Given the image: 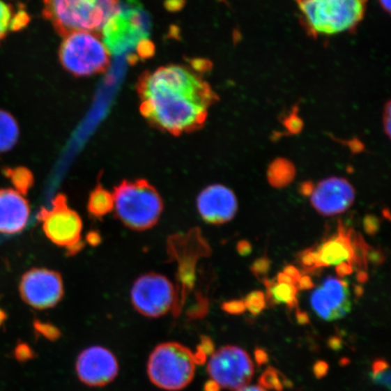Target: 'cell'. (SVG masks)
I'll use <instances>...</instances> for the list:
<instances>
[{"mask_svg":"<svg viewBox=\"0 0 391 391\" xmlns=\"http://www.w3.org/2000/svg\"><path fill=\"white\" fill-rule=\"evenodd\" d=\"M75 371L82 383L93 388L104 387L117 377L119 362L107 348L92 346L79 354Z\"/></svg>","mask_w":391,"mask_h":391,"instance_id":"cell-12","label":"cell"},{"mask_svg":"<svg viewBox=\"0 0 391 391\" xmlns=\"http://www.w3.org/2000/svg\"><path fill=\"white\" fill-rule=\"evenodd\" d=\"M260 386L263 389L274 390L275 391L284 390V381L281 380L280 372L272 367H269L268 369L259 378Z\"/></svg>","mask_w":391,"mask_h":391,"instance_id":"cell-24","label":"cell"},{"mask_svg":"<svg viewBox=\"0 0 391 391\" xmlns=\"http://www.w3.org/2000/svg\"><path fill=\"white\" fill-rule=\"evenodd\" d=\"M314 187L311 183H304L302 185L301 190L304 195H311L313 192Z\"/></svg>","mask_w":391,"mask_h":391,"instance_id":"cell-49","label":"cell"},{"mask_svg":"<svg viewBox=\"0 0 391 391\" xmlns=\"http://www.w3.org/2000/svg\"><path fill=\"white\" fill-rule=\"evenodd\" d=\"M20 293L26 305L47 310L59 305L65 295L63 278L54 270L33 268L21 278Z\"/></svg>","mask_w":391,"mask_h":391,"instance_id":"cell-11","label":"cell"},{"mask_svg":"<svg viewBox=\"0 0 391 391\" xmlns=\"http://www.w3.org/2000/svg\"><path fill=\"white\" fill-rule=\"evenodd\" d=\"M254 359H256L257 365L262 366L268 362L269 357L266 351H263V348H257L256 351H254Z\"/></svg>","mask_w":391,"mask_h":391,"instance_id":"cell-39","label":"cell"},{"mask_svg":"<svg viewBox=\"0 0 391 391\" xmlns=\"http://www.w3.org/2000/svg\"><path fill=\"white\" fill-rule=\"evenodd\" d=\"M8 314L6 313L2 308H0V327L2 326V324L5 323V321L7 320Z\"/></svg>","mask_w":391,"mask_h":391,"instance_id":"cell-52","label":"cell"},{"mask_svg":"<svg viewBox=\"0 0 391 391\" xmlns=\"http://www.w3.org/2000/svg\"><path fill=\"white\" fill-rule=\"evenodd\" d=\"M245 308L253 315H259L266 308V300L265 293L261 291H254L245 299Z\"/></svg>","mask_w":391,"mask_h":391,"instance_id":"cell-25","label":"cell"},{"mask_svg":"<svg viewBox=\"0 0 391 391\" xmlns=\"http://www.w3.org/2000/svg\"><path fill=\"white\" fill-rule=\"evenodd\" d=\"M148 35V23L139 9L120 7L106 22L102 39L110 53L121 54L132 48Z\"/></svg>","mask_w":391,"mask_h":391,"instance_id":"cell-9","label":"cell"},{"mask_svg":"<svg viewBox=\"0 0 391 391\" xmlns=\"http://www.w3.org/2000/svg\"><path fill=\"white\" fill-rule=\"evenodd\" d=\"M269 269L270 261L266 259V257L257 259L256 262L253 263L252 268H251L253 274L259 279L265 277L266 275L268 274Z\"/></svg>","mask_w":391,"mask_h":391,"instance_id":"cell-29","label":"cell"},{"mask_svg":"<svg viewBox=\"0 0 391 391\" xmlns=\"http://www.w3.org/2000/svg\"><path fill=\"white\" fill-rule=\"evenodd\" d=\"M371 378L372 381H374L376 384L383 385V386L387 387L388 389H390V369H386V371H381L380 374H371Z\"/></svg>","mask_w":391,"mask_h":391,"instance_id":"cell-34","label":"cell"},{"mask_svg":"<svg viewBox=\"0 0 391 391\" xmlns=\"http://www.w3.org/2000/svg\"><path fill=\"white\" fill-rule=\"evenodd\" d=\"M43 17L57 34L102 30L121 7L120 0H43Z\"/></svg>","mask_w":391,"mask_h":391,"instance_id":"cell-2","label":"cell"},{"mask_svg":"<svg viewBox=\"0 0 391 391\" xmlns=\"http://www.w3.org/2000/svg\"><path fill=\"white\" fill-rule=\"evenodd\" d=\"M236 391H266L262 387L259 386H245L240 388Z\"/></svg>","mask_w":391,"mask_h":391,"instance_id":"cell-51","label":"cell"},{"mask_svg":"<svg viewBox=\"0 0 391 391\" xmlns=\"http://www.w3.org/2000/svg\"><path fill=\"white\" fill-rule=\"evenodd\" d=\"M138 56L141 59H148L153 56L154 53V45L148 39H144L137 45Z\"/></svg>","mask_w":391,"mask_h":391,"instance_id":"cell-33","label":"cell"},{"mask_svg":"<svg viewBox=\"0 0 391 391\" xmlns=\"http://www.w3.org/2000/svg\"><path fill=\"white\" fill-rule=\"evenodd\" d=\"M197 207L203 220L213 225L229 222L238 211V200L229 187L211 185L199 194Z\"/></svg>","mask_w":391,"mask_h":391,"instance_id":"cell-15","label":"cell"},{"mask_svg":"<svg viewBox=\"0 0 391 391\" xmlns=\"http://www.w3.org/2000/svg\"><path fill=\"white\" fill-rule=\"evenodd\" d=\"M284 125L287 129L288 132L293 133V135H297V133L301 132L302 128H304V122L301 118L297 114L296 109H293L292 113L286 117L284 120Z\"/></svg>","mask_w":391,"mask_h":391,"instance_id":"cell-28","label":"cell"},{"mask_svg":"<svg viewBox=\"0 0 391 391\" xmlns=\"http://www.w3.org/2000/svg\"><path fill=\"white\" fill-rule=\"evenodd\" d=\"M355 295L358 297V298H360V297L362 296L363 295L362 287H360L359 286H355Z\"/></svg>","mask_w":391,"mask_h":391,"instance_id":"cell-54","label":"cell"},{"mask_svg":"<svg viewBox=\"0 0 391 391\" xmlns=\"http://www.w3.org/2000/svg\"><path fill=\"white\" fill-rule=\"evenodd\" d=\"M353 272V265L350 263H342L336 266V273L339 277L351 275Z\"/></svg>","mask_w":391,"mask_h":391,"instance_id":"cell-40","label":"cell"},{"mask_svg":"<svg viewBox=\"0 0 391 391\" xmlns=\"http://www.w3.org/2000/svg\"><path fill=\"white\" fill-rule=\"evenodd\" d=\"M297 284H298L300 289L302 290H310L312 288H314L313 281L308 275H302V277H300Z\"/></svg>","mask_w":391,"mask_h":391,"instance_id":"cell-43","label":"cell"},{"mask_svg":"<svg viewBox=\"0 0 391 391\" xmlns=\"http://www.w3.org/2000/svg\"><path fill=\"white\" fill-rule=\"evenodd\" d=\"M391 104L390 102H388L387 105H385L384 109V118H383V123H384V130L385 132L388 135V137H390V111H391Z\"/></svg>","mask_w":391,"mask_h":391,"instance_id":"cell-38","label":"cell"},{"mask_svg":"<svg viewBox=\"0 0 391 391\" xmlns=\"http://www.w3.org/2000/svg\"><path fill=\"white\" fill-rule=\"evenodd\" d=\"M312 204L323 216L344 213L355 199L353 187L342 178H329L313 190Z\"/></svg>","mask_w":391,"mask_h":391,"instance_id":"cell-14","label":"cell"},{"mask_svg":"<svg viewBox=\"0 0 391 391\" xmlns=\"http://www.w3.org/2000/svg\"><path fill=\"white\" fill-rule=\"evenodd\" d=\"M266 289H268V299L270 302L275 305L284 304L288 307H296L297 301V292L298 288L295 284L275 283L268 279H263Z\"/></svg>","mask_w":391,"mask_h":391,"instance_id":"cell-19","label":"cell"},{"mask_svg":"<svg viewBox=\"0 0 391 391\" xmlns=\"http://www.w3.org/2000/svg\"><path fill=\"white\" fill-rule=\"evenodd\" d=\"M177 299L178 292L174 284L164 275L156 273L142 275L130 291L133 307L148 318L162 317L174 311Z\"/></svg>","mask_w":391,"mask_h":391,"instance_id":"cell-8","label":"cell"},{"mask_svg":"<svg viewBox=\"0 0 391 391\" xmlns=\"http://www.w3.org/2000/svg\"><path fill=\"white\" fill-rule=\"evenodd\" d=\"M388 369H390V366L386 360L383 359L375 360L374 365H372V374H380V372L386 371Z\"/></svg>","mask_w":391,"mask_h":391,"instance_id":"cell-41","label":"cell"},{"mask_svg":"<svg viewBox=\"0 0 391 391\" xmlns=\"http://www.w3.org/2000/svg\"><path fill=\"white\" fill-rule=\"evenodd\" d=\"M222 309L226 313L235 315L244 314L247 310L245 302L242 300H233V301L224 302Z\"/></svg>","mask_w":391,"mask_h":391,"instance_id":"cell-31","label":"cell"},{"mask_svg":"<svg viewBox=\"0 0 391 391\" xmlns=\"http://www.w3.org/2000/svg\"><path fill=\"white\" fill-rule=\"evenodd\" d=\"M357 242L351 233L339 224L337 234L326 239L316 250H313L316 259V268L338 266L342 263H356Z\"/></svg>","mask_w":391,"mask_h":391,"instance_id":"cell-16","label":"cell"},{"mask_svg":"<svg viewBox=\"0 0 391 391\" xmlns=\"http://www.w3.org/2000/svg\"><path fill=\"white\" fill-rule=\"evenodd\" d=\"M277 282V283L295 284V286H296V283L293 281V279L291 278L289 275L284 274V273H279Z\"/></svg>","mask_w":391,"mask_h":391,"instance_id":"cell-47","label":"cell"},{"mask_svg":"<svg viewBox=\"0 0 391 391\" xmlns=\"http://www.w3.org/2000/svg\"><path fill=\"white\" fill-rule=\"evenodd\" d=\"M30 215L29 202L17 190H0V233L16 234L25 229Z\"/></svg>","mask_w":391,"mask_h":391,"instance_id":"cell-17","label":"cell"},{"mask_svg":"<svg viewBox=\"0 0 391 391\" xmlns=\"http://www.w3.org/2000/svg\"><path fill=\"white\" fill-rule=\"evenodd\" d=\"M13 355L18 362H27L34 359L36 353L26 342H20L15 347Z\"/></svg>","mask_w":391,"mask_h":391,"instance_id":"cell-27","label":"cell"},{"mask_svg":"<svg viewBox=\"0 0 391 391\" xmlns=\"http://www.w3.org/2000/svg\"><path fill=\"white\" fill-rule=\"evenodd\" d=\"M20 128L12 114L0 110V153H7L17 144Z\"/></svg>","mask_w":391,"mask_h":391,"instance_id":"cell-21","label":"cell"},{"mask_svg":"<svg viewBox=\"0 0 391 391\" xmlns=\"http://www.w3.org/2000/svg\"><path fill=\"white\" fill-rule=\"evenodd\" d=\"M381 7L383 8L384 10L387 12V13H390L391 9V0H378Z\"/></svg>","mask_w":391,"mask_h":391,"instance_id":"cell-50","label":"cell"},{"mask_svg":"<svg viewBox=\"0 0 391 391\" xmlns=\"http://www.w3.org/2000/svg\"><path fill=\"white\" fill-rule=\"evenodd\" d=\"M208 312V300L203 298V297L199 296L198 299V302L194 306V307L189 312L190 318L192 319H198V318L204 317Z\"/></svg>","mask_w":391,"mask_h":391,"instance_id":"cell-30","label":"cell"},{"mask_svg":"<svg viewBox=\"0 0 391 391\" xmlns=\"http://www.w3.org/2000/svg\"><path fill=\"white\" fill-rule=\"evenodd\" d=\"M238 250L241 256H247V254H250L251 251H252V247H251V245L248 243L247 241H241L238 243Z\"/></svg>","mask_w":391,"mask_h":391,"instance_id":"cell-44","label":"cell"},{"mask_svg":"<svg viewBox=\"0 0 391 391\" xmlns=\"http://www.w3.org/2000/svg\"><path fill=\"white\" fill-rule=\"evenodd\" d=\"M284 274L289 275V277L293 279V281L296 282V284L298 283L300 277H302L301 273H300L299 270L295 268L293 266H287L284 269Z\"/></svg>","mask_w":391,"mask_h":391,"instance_id":"cell-42","label":"cell"},{"mask_svg":"<svg viewBox=\"0 0 391 391\" xmlns=\"http://www.w3.org/2000/svg\"><path fill=\"white\" fill-rule=\"evenodd\" d=\"M139 112L151 126L174 136L201 129L217 93L201 75L180 65L142 72L136 84Z\"/></svg>","mask_w":391,"mask_h":391,"instance_id":"cell-1","label":"cell"},{"mask_svg":"<svg viewBox=\"0 0 391 391\" xmlns=\"http://www.w3.org/2000/svg\"><path fill=\"white\" fill-rule=\"evenodd\" d=\"M312 306L322 319L335 321L346 316L351 310L347 282L327 277L323 286L312 293Z\"/></svg>","mask_w":391,"mask_h":391,"instance_id":"cell-13","label":"cell"},{"mask_svg":"<svg viewBox=\"0 0 391 391\" xmlns=\"http://www.w3.org/2000/svg\"><path fill=\"white\" fill-rule=\"evenodd\" d=\"M33 327H34L36 335L43 336L48 341H56L61 336L59 329L49 323L35 320Z\"/></svg>","mask_w":391,"mask_h":391,"instance_id":"cell-26","label":"cell"},{"mask_svg":"<svg viewBox=\"0 0 391 391\" xmlns=\"http://www.w3.org/2000/svg\"><path fill=\"white\" fill-rule=\"evenodd\" d=\"M4 174L12 181L17 192L21 194H26L30 187L34 183V177L29 169L24 168V167H17V168H7L4 171Z\"/></svg>","mask_w":391,"mask_h":391,"instance_id":"cell-23","label":"cell"},{"mask_svg":"<svg viewBox=\"0 0 391 391\" xmlns=\"http://www.w3.org/2000/svg\"><path fill=\"white\" fill-rule=\"evenodd\" d=\"M296 320L300 325H306V324L310 323V318H309L308 314L301 310L296 311Z\"/></svg>","mask_w":391,"mask_h":391,"instance_id":"cell-45","label":"cell"},{"mask_svg":"<svg viewBox=\"0 0 391 391\" xmlns=\"http://www.w3.org/2000/svg\"><path fill=\"white\" fill-rule=\"evenodd\" d=\"M296 175L295 167L284 159L275 160L270 165L268 172L269 183L275 187H283L293 181Z\"/></svg>","mask_w":391,"mask_h":391,"instance_id":"cell-22","label":"cell"},{"mask_svg":"<svg viewBox=\"0 0 391 391\" xmlns=\"http://www.w3.org/2000/svg\"><path fill=\"white\" fill-rule=\"evenodd\" d=\"M368 0H302V23L309 34L336 35L355 29L365 17Z\"/></svg>","mask_w":391,"mask_h":391,"instance_id":"cell-4","label":"cell"},{"mask_svg":"<svg viewBox=\"0 0 391 391\" xmlns=\"http://www.w3.org/2000/svg\"><path fill=\"white\" fill-rule=\"evenodd\" d=\"M208 372L221 388L238 390L252 381L254 365L243 348L226 346L212 354Z\"/></svg>","mask_w":391,"mask_h":391,"instance_id":"cell-10","label":"cell"},{"mask_svg":"<svg viewBox=\"0 0 391 391\" xmlns=\"http://www.w3.org/2000/svg\"><path fill=\"white\" fill-rule=\"evenodd\" d=\"M368 280V275H367L366 273L360 272L359 275H358V281L360 283H365V282Z\"/></svg>","mask_w":391,"mask_h":391,"instance_id":"cell-53","label":"cell"},{"mask_svg":"<svg viewBox=\"0 0 391 391\" xmlns=\"http://www.w3.org/2000/svg\"><path fill=\"white\" fill-rule=\"evenodd\" d=\"M114 196L102 185H97L90 193L87 202V209L93 217L102 218L114 210Z\"/></svg>","mask_w":391,"mask_h":391,"instance_id":"cell-20","label":"cell"},{"mask_svg":"<svg viewBox=\"0 0 391 391\" xmlns=\"http://www.w3.org/2000/svg\"><path fill=\"white\" fill-rule=\"evenodd\" d=\"M115 216L130 229L144 231L157 225L163 200L146 180H124L114 190Z\"/></svg>","mask_w":391,"mask_h":391,"instance_id":"cell-3","label":"cell"},{"mask_svg":"<svg viewBox=\"0 0 391 391\" xmlns=\"http://www.w3.org/2000/svg\"><path fill=\"white\" fill-rule=\"evenodd\" d=\"M29 22V15L25 11L15 12L11 5L0 0V42L10 31L22 29Z\"/></svg>","mask_w":391,"mask_h":391,"instance_id":"cell-18","label":"cell"},{"mask_svg":"<svg viewBox=\"0 0 391 391\" xmlns=\"http://www.w3.org/2000/svg\"><path fill=\"white\" fill-rule=\"evenodd\" d=\"M300 1H302V0H297V2H300Z\"/></svg>","mask_w":391,"mask_h":391,"instance_id":"cell-56","label":"cell"},{"mask_svg":"<svg viewBox=\"0 0 391 391\" xmlns=\"http://www.w3.org/2000/svg\"><path fill=\"white\" fill-rule=\"evenodd\" d=\"M221 387L214 380H210L206 383L204 386L205 391H220Z\"/></svg>","mask_w":391,"mask_h":391,"instance_id":"cell-48","label":"cell"},{"mask_svg":"<svg viewBox=\"0 0 391 391\" xmlns=\"http://www.w3.org/2000/svg\"><path fill=\"white\" fill-rule=\"evenodd\" d=\"M380 221L374 216H368L365 220V229L368 234L374 235L377 233Z\"/></svg>","mask_w":391,"mask_h":391,"instance_id":"cell-35","label":"cell"},{"mask_svg":"<svg viewBox=\"0 0 391 391\" xmlns=\"http://www.w3.org/2000/svg\"><path fill=\"white\" fill-rule=\"evenodd\" d=\"M59 56L63 68L77 77L102 74L111 65V53L102 36L92 32L75 31L63 36Z\"/></svg>","mask_w":391,"mask_h":391,"instance_id":"cell-6","label":"cell"},{"mask_svg":"<svg viewBox=\"0 0 391 391\" xmlns=\"http://www.w3.org/2000/svg\"><path fill=\"white\" fill-rule=\"evenodd\" d=\"M45 235L52 243L70 254H75L84 247L82 232L83 221L69 207L68 199L63 194L54 197L49 208H42L38 215Z\"/></svg>","mask_w":391,"mask_h":391,"instance_id":"cell-7","label":"cell"},{"mask_svg":"<svg viewBox=\"0 0 391 391\" xmlns=\"http://www.w3.org/2000/svg\"><path fill=\"white\" fill-rule=\"evenodd\" d=\"M196 365L194 353L189 348L178 342H163L148 357L147 374L159 389L178 391L192 383Z\"/></svg>","mask_w":391,"mask_h":391,"instance_id":"cell-5","label":"cell"},{"mask_svg":"<svg viewBox=\"0 0 391 391\" xmlns=\"http://www.w3.org/2000/svg\"><path fill=\"white\" fill-rule=\"evenodd\" d=\"M328 346L333 351H339L342 347V339L338 336L330 337L328 341Z\"/></svg>","mask_w":391,"mask_h":391,"instance_id":"cell-46","label":"cell"},{"mask_svg":"<svg viewBox=\"0 0 391 391\" xmlns=\"http://www.w3.org/2000/svg\"><path fill=\"white\" fill-rule=\"evenodd\" d=\"M190 68L194 70L198 74L201 75L204 72L210 71L212 68V63L208 59H190Z\"/></svg>","mask_w":391,"mask_h":391,"instance_id":"cell-32","label":"cell"},{"mask_svg":"<svg viewBox=\"0 0 391 391\" xmlns=\"http://www.w3.org/2000/svg\"><path fill=\"white\" fill-rule=\"evenodd\" d=\"M329 365L328 363L323 362V360H318L314 366V374L317 378H323L328 374Z\"/></svg>","mask_w":391,"mask_h":391,"instance_id":"cell-36","label":"cell"},{"mask_svg":"<svg viewBox=\"0 0 391 391\" xmlns=\"http://www.w3.org/2000/svg\"><path fill=\"white\" fill-rule=\"evenodd\" d=\"M207 356H210L214 353L215 345L212 339L208 336H201V342L199 346Z\"/></svg>","mask_w":391,"mask_h":391,"instance_id":"cell-37","label":"cell"},{"mask_svg":"<svg viewBox=\"0 0 391 391\" xmlns=\"http://www.w3.org/2000/svg\"><path fill=\"white\" fill-rule=\"evenodd\" d=\"M348 359L342 360H341V362H342L341 365H347V363H348Z\"/></svg>","mask_w":391,"mask_h":391,"instance_id":"cell-55","label":"cell"}]
</instances>
